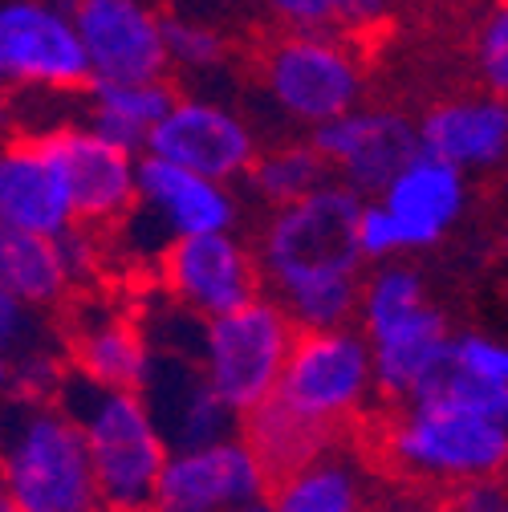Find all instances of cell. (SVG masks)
<instances>
[{
	"label": "cell",
	"instance_id": "obj_39",
	"mask_svg": "<svg viewBox=\"0 0 508 512\" xmlns=\"http://www.w3.org/2000/svg\"><path fill=\"white\" fill-rule=\"evenodd\" d=\"M0 110H5V98H0Z\"/></svg>",
	"mask_w": 508,
	"mask_h": 512
},
{
	"label": "cell",
	"instance_id": "obj_28",
	"mask_svg": "<svg viewBox=\"0 0 508 512\" xmlns=\"http://www.w3.org/2000/svg\"><path fill=\"white\" fill-rule=\"evenodd\" d=\"M41 346H49L41 313L29 309L25 301H17L5 285H0V354H5L9 362H17L21 354L41 350Z\"/></svg>",
	"mask_w": 508,
	"mask_h": 512
},
{
	"label": "cell",
	"instance_id": "obj_31",
	"mask_svg": "<svg viewBox=\"0 0 508 512\" xmlns=\"http://www.w3.org/2000/svg\"><path fill=\"white\" fill-rule=\"evenodd\" d=\"M277 13H285L289 21H301V25H322V21H358V17H370L374 0H269Z\"/></svg>",
	"mask_w": 508,
	"mask_h": 512
},
{
	"label": "cell",
	"instance_id": "obj_18",
	"mask_svg": "<svg viewBox=\"0 0 508 512\" xmlns=\"http://www.w3.org/2000/svg\"><path fill=\"white\" fill-rule=\"evenodd\" d=\"M370 200H378L391 216L399 248L407 256L419 248H435L460 224L468 208V183H464V171H456L452 163H443L419 147V155Z\"/></svg>",
	"mask_w": 508,
	"mask_h": 512
},
{
	"label": "cell",
	"instance_id": "obj_4",
	"mask_svg": "<svg viewBox=\"0 0 508 512\" xmlns=\"http://www.w3.org/2000/svg\"><path fill=\"white\" fill-rule=\"evenodd\" d=\"M0 488L17 512H106L86 439L57 399L0 403Z\"/></svg>",
	"mask_w": 508,
	"mask_h": 512
},
{
	"label": "cell",
	"instance_id": "obj_5",
	"mask_svg": "<svg viewBox=\"0 0 508 512\" xmlns=\"http://www.w3.org/2000/svg\"><path fill=\"white\" fill-rule=\"evenodd\" d=\"M86 439V456L106 512H147L167 464V439L139 391H106L66 374L57 391Z\"/></svg>",
	"mask_w": 508,
	"mask_h": 512
},
{
	"label": "cell",
	"instance_id": "obj_2",
	"mask_svg": "<svg viewBox=\"0 0 508 512\" xmlns=\"http://www.w3.org/2000/svg\"><path fill=\"white\" fill-rule=\"evenodd\" d=\"M378 452L387 468L419 488L456 492L508 472V391H492L443 370L435 387L399 403L383 423Z\"/></svg>",
	"mask_w": 508,
	"mask_h": 512
},
{
	"label": "cell",
	"instance_id": "obj_1",
	"mask_svg": "<svg viewBox=\"0 0 508 512\" xmlns=\"http://www.w3.org/2000/svg\"><path fill=\"white\" fill-rule=\"evenodd\" d=\"M362 196L342 183L277 208L257 240V269L269 297L285 309L297 334L354 326L366 261L354 240Z\"/></svg>",
	"mask_w": 508,
	"mask_h": 512
},
{
	"label": "cell",
	"instance_id": "obj_27",
	"mask_svg": "<svg viewBox=\"0 0 508 512\" xmlns=\"http://www.w3.org/2000/svg\"><path fill=\"white\" fill-rule=\"evenodd\" d=\"M448 370L480 382L492 391H508V338H492V334H452V350H448Z\"/></svg>",
	"mask_w": 508,
	"mask_h": 512
},
{
	"label": "cell",
	"instance_id": "obj_19",
	"mask_svg": "<svg viewBox=\"0 0 508 512\" xmlns=\"http://www.w3.org/2000/svg\"><path fill=\"white\" fill-rule=\"evenodd\" d=\"M0 228L49 240L78 228L66 179L37 135L0 147Z\"/></svg>",
	"mask_w": 508,
	"mask_h": 512
},
{
	"label": "cell",
	"instance_id": "obj_29",
	"mask_svg": "<svg viewBox=\"0 0 508 512\" xmlns=\"http://www.w3.org/2000/svg\"><path fill=\"white\" fill-rule=\"evenodd\" d=\"M163 29V49L167 57H175L179 66H192V70H208V66H220L224 61V41L204 29V25H192V21H159Z\"/></svg>",
	"mask_w": 508,
	"mask_h": 512
},
{
	"label": "cell",
	"instance_id": "obj_20",
	"mask_svg": "<svg viewBox=\"0 0 508 512\" xmlns=\"http://www.w3.org/2000/svg\"><path fill=\"white\" fill-rule=\"evenodd\" d=\"M70 374L106 391H143L155 350L143 322L122 313H90L70 334Z\"/></svg>",
	"mask_w": 508,
	"mask_h": 512
},
{
	"label": "cell",
	"instance_id": "obj_8",
	"mask_svg": "<svg viewBox=\"0 0 508 512\" xmlns=\"http://www.w3.org/2000/svg\"><path fill=\"white\" fill-rule=\"evenodd\" d=\"M159 285L171 305L212 322L252 297H261L257 252L236 232H208L171 240L159 256Z\"/></svg>",
	"mask_w": 508,
	"mask_h": 512
},
{
	"label": "cell",
	"instance_id": "obj_30",
	"mask_svg": "<svg viewBox=\"0 0 508 512\" xmlns=\"http://www.w3.org/2000/svg\"><path fill=\"white\" fill-rule=\"evenodd\" d=\"M354 240H358V252H362L366 269L370 265H387V261H403L395 224H391V216L383 212L378 200H362L358 220H354Z\"/></svg>",
	"mask_w": 508,
	"mask_h": 512
},
{
	"label": "cell",
	"instance_id": "obj_26",
	"mask_svg": "<svg viewBox=\"0 0 508 512\" xmlns=\"http://www.w3.org/2000/svg\"><path fill=\"white\" fill-rule=\"evenodd\" d=\"M244 179L252 187V196L277 212V208H289V204L313 196V191L326 187L334 175L313 143H285L273 151H257Z\"/></svg>",
	"mask_w": 508,
	"mask_h": 512
},
{
	"label": "cell",
	"instance_id": "obj_21",
	"mask_svg": "<svg viewBox=\"0 0 508 512\" xmlns=\"http://www.w3.org/2000/svg\"><path fill=\"white\" fill-rule=\"evenodd\" d=\"M419 147L456 171H484L508 155V106L496 98L435 106L419 126Z\"/></svg>",
	"mask_w": 508,
	"mask_h": 512
},
{
	"label": "cell",
	"instance_id": "obj_32",
	"mask_svg": "<svg viewBox=\"0 0 508 512\" xmlns=\"http://www.w3.org/2000/svg\"><path fill=\"white\" fill-rule=\"evenodd\" d=\"M448 512H508V472L504 476H488V480H472L456 492H448Z\"/></svg>",
	"mask_w": 508,
	"mask_h": 512
},
{
	"label": "cell",
	"instance_id": "obj_38",
	"mask_svg": "<svg viewBox=\"0 0 508 512\" xmlns=\"http://www.w3.org/2000/svg\"><path fill=\"white\" fill-rule=\"evenodd\" d=\"M504 252H508V232H504Z\"/></svg>",
	"mask_w": 508,
	"mask_h": 512
},
{
	"label": "cell",
	"instance_id": "obj_7",
	"mask_svg": "<svg viewBox=\"0 0 508 512\" xmlns=\"http://www.w3.org/2000/svg\"><path fill=\"white\" fill-rule=\"evenodd\" d=\"M293 322L273 297H252L248 305L212 317L200 330L196 366L208 387L228 403L236 419L273 399L285 358L293 350Z\"/></svg>",
	"mask_w": 508,
	"mask_h": 512
},
{
	"label": "cell",
	"instance_id": "obj_14",
	"mask_svg": "<svg viewBox=\"0 0 508 512\" xmlns=\"http://www.w3.org/2000/svg\"><path fill=\"white\" fill-rule=\"evenodd\" d=\"M309 143L330 163V175H338L342 187L362 200L378 196L419 155V131L407 118L383 110H350L334 122H322Z\"/></svg>",
	"mask_w": 508,
	"mask_h": 512
},
{
	"label": "cell",
	"instance_id": "obj_23",
	"mask_svg": "<svg viewBox=\"0 0 508 512\" xmlns=\"http://www.w3.org/2000/svg\"><path fill=\"white\" fill-rule=\"evenodd\" d=\"M0 285L29 309L45 313L74 293L78 277L61 240L0 228Z\"/></svg>",
	"mask_w": 508,
	"mask_h": 512
},
{
	"label": "cell",
	"instance_id": "obj_25",
	"mask_svg": "<svg viewBox=\"0 0 508 512\" xmlns=\"http://www.w3.org/2000/svg\"><path fill=\"white\" fill-rule=\"evenodd\" d=\"M240 439L252 447V456H257L261 468L269 472V484L330 447V439H322L317 431H309L301 419H293V415H289L281 403H273V399L261 403L257 411H248V415L240 419Z\"/></svg>",
	"mask_w": 508,
	"mask_h": 512
},
{
	"label": "cell",
	"instance_id": "obj_36",
	"mask_svg": "<svg viewBox=\"0 0 508 512\" xmlns=\"http://www.w3.org/2000/svg\"><path fill=\"white\" fill-rule=\"evenodd\" d=\"M411 512H448L443 504H423V508H411Z\"/></svg>",
	"mask_w": 508,
	"mask_h": 512
},
{
	"label": "cell",
	"instance_id": "obj_24",
	"mask_svg": "<svg viewBox=\"0 0 508 512\" xmlns=\"http://www.w3.org/2000/svg\"><path fill=\"white\" fill-rule=\"evenodd\" d=\"M175 94L163 78L155 82H90V131L126 147L147 151L155 122L171 110Z\"/></svg>",
	"mask_w": 508,
	"mask_h": 512
},
{
	"label": "cell",
	"instance_id": "obj_9",
	"mask_svg": "<svg viewBox=\"0 0 508 512\" xmlns=\"http://www.w3.org/2000/svg\"><path fill=\"white\" fill-rule=\"evenodd\" d=\"M265 496L269 472L236 431L208 447L171 452L147 512H240L265 504Z\"/></svg>",
	"mask_w": 508,
	"mask_h": 512
},
{
	"label": "cell",
	"instance_id": "obj_12",
	"mask_svg": "<svg viewBox=\"0 0 508 512\" xmlns=\"http://www.w3.org/2000/svg\"><path fill=\"white\" fill-rule=\"evenodd\" d=\"M147 155L208 175L216 183H232L248 175L252 159H257V139H252L248 122L240 114L216 102L175 98L171 110L155 122V131L147 139Z\"/></svg>",
	"mask_w": 508,
	"mask_h": 512
},
{
	"label": "cell",
	"instance_id": "obj_22",
	"mask_svg": "<svg viewBox=\"0 0 508 512\" xmlns=\"http://www.w3.org/2000/svg\"><path fill=\"white\" fill-rule=\"evenodd\" d=\"M269 512H374L370 500V472L358 456L338 452L330 443L326 452L297 464L293 472L277 476L265 496Z\"/></svg>",
	"mask_w": 508,
	"mask_h": 512
},
{
	"label": "cell",
	"instance_id": "obj_37",
	"mask_svg": "<svg viewBox=\"0 0 508 512\" xmlns=\"http://www.w3.org/2000/svg\"><path fill=\"white\" fill-rule=\"evenodd\" d=\"M240 512H269L265 504H252V508H240Z\"/></svg>",
	"mask_w": 508,
	"mask_h": 512
},
{
	"label": "cell",
	"instance_id": "obj_13",
	"mask_svg": "<svg viewBox=\"0 0 508 512\" xmlns=\"http://www.w3.org/2000/svg\"><path fill=\"white\" fill-rule=\"evenodd\" d=\"M265 90L289 118L317 131L322 122H334L354 110L358 70L330 41L289 37L265 57Z\"/></svg>",
	"mask_w": 508,
	"mask_h": 512
},
{
	"label": "cell",
	"instance_id": "obj_10",
	"mask_svg": "<svg viewBox=\"0 0 508 512\" xmlns=\"http://www.w3.org/2000/svg\"><path fill=\"white\" fill-rule=\"evenodd\" d=\"M37 139L45 143L61 179H66L78 228H118L135 212V151L94 135L90 126H53Z\"/></svg>",
	"mask_w": 508,
	"mask_h": 512
},
{
	"label": "cell",
	"instance_id": "obj_11",
	"mask_svg": "<svg viewBox=\"0 0 508 512\" xmlns=\"http://www.w3.org/2000/svg\"><path fill=\"white\" fill-rule=\"evenodd\" d=\"M135 220L155 232V240L167 248L183 236H208V232H236L240 204L228 183H216L208 175H196L187 167H175L167 159L143 155L135 175Z\"/></svg>",
	"mask_w": 508,
	"mask_h": 512
},
{
	"label": "cell",
	"instance_id": "obj_34",
	"mask_svg": "<svg viewBox=\"0 0 508 512\" xmlns=\"http://www.w3.org/2000/svg\"><path fill=\"white\" fill-rule=\"evenodd\" d=\"M9 395H13V362L0 354V403H5Z\"/></svg>",
	"mask_w": 508,
	"mask_h": 512
},
{
	"label": "cell",
	"instance_id": "obj_15",
	"mask_svg": "<svg viewBox=\"0 0 508 512\" xmlns=\"http://www.w3.org/2000/svg\"><path fill=\"white\" fill-rule=\"evenodd\" d=\"M0 82L90 90V61L70 17L45 5L0 9Z\"/></svg>",
	"mask_w": 508,
	"mask_h": 512
},
{
	"label": "cell",
	"instance_id": "obj_16",
	"mask_svg": "<svg viewBox=\"0 0 508 512\" xmlns=\"http://www.w3.org/2000/svg\"><path fill=\"white\" fill-rule=\"evenodd\" d=\"M70 21L90 61V82H155L163 74V29L135 0H74Z\"/></svg>",
	"mask_w": 508,
	"mask_h": 512
},
{
	"label": "cell",
	"instance_id": "obj_3",
	"mask_svg": "<svg viewBox=\"0 0 508 512\" xmlns=\"http://www.w3.org/2000/svg\"><path fill=\"white\" fill-rule=\"evenodd\" d=\"M354 322L370 346L378 399L395 407L411 403L427 395L448 370V317L427 297L423 277L407 261L370 265L362 273Z\"/></svg>",
	"mask_w": 508,
	"mask_h": 512
},
{
	"label": "cell",
	"instance_id": "obj_35",
	"mask_svg": "<svg viewBox=\"0 0 508 512\" xmlns=\"http://www.w3.org/2000/svg\"><path fill=\"white\" fill-rule=\"evenodd\" d=\"M0 512H17V508H13V500H9V492H5V488H0Z\"/></svg>",
	"mask_w": 508,
	"mask_h": 512
},
{
	"label": "cell",
	"instance_id": "obj_6",
	"mask_svg": "<svg viewBox=\"0 0 508 512\" xmlns=\"http://www.w3.org/2000/svg\"><path fill=\"white\" fill-rule=\"evenodd\" d=\"M378 399L370 346L358 326L309 330L293 338L273 403H281L309 431L338 443V435Z\"/></svg>",
	"mask_w": 508,
	"mask_h": 512
},
{
	"label": "cell",
	"instance_id": "obj_17",
	"mask_svg": "<svg viewBox=\"0 0 508 512\" xmlns=\"http://www.w3.org/2000/svg\"><path fill=\"white\" fill-rule=\"evenodd\" d=\"M139 395L151 407V415L167 439V452L208 447V443H220V439L240 431V419L204 382L196 358L155 350L151 374H147Z\"/></svg>",
	"mask_w": 508,
	"mask_h": 512
},
{
	"label": "cell",
	"instance_id": "obj_33",
	"mask_svg": "<svg viewBox=\"0 0 508 512\" xmlns=\"http://www.w3.org/2000/svg\"><path fill=\"white\" fill-rule=\"evenodd\" d=\"M480 66H484L488 86L500 98H508V5L492 17V25L484 33V57H480Z\"/></svg>",
	"mask_w": 508,
	"mask_h": 512
}]
</instances>
